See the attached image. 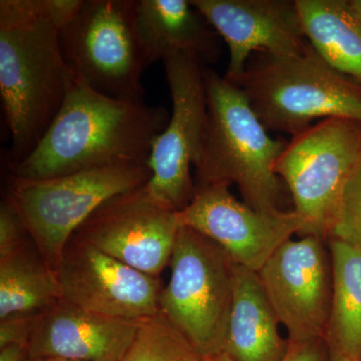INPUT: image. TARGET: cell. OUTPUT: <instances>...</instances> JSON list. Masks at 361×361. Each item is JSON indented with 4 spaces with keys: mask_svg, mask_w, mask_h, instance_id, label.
<instances>
[{
    "mask_svg": "<svg viewBox=\"0 0 361 361\" xmlns=\"http://www.w3.org/2000/svg\"><path fill=\"white\" fill-rule=\"evenodd\" d=\"M167 109L104 96L75 80L39 145L11 177L54 179L123 164H147L170 118Z\"/></svg>",
    "mask_w": 361,
    "mask_h": 361,
    "instance_id": "obj_1",
    "label": "cell"
},
{
    "mask_svg": "<svg viewBox=\"0 0 361 361\" xmlns=\"http://www.w3.org/2000/svg\"><path fill=\"white\" fill-rule=\"evenodd\" d=\"M306 39L331 68L361 85V20L351 0H295Z\"/></svg>",
    "mask_w": 361,
    "mask_h": 361,
    "instance_id": "obj_18",
    "label": "cell"
},
{
    "mask_svg": "<svg viewBox=\"0 0 361 361\" xmlns=\"http://www.w3.org/2000/svg\"><path fill=\"white\" fill-rule=\"evenodd\" d=\"M160 310L204 358L224 353L236 263L220 245L180 226Z\"/></svg>",
    "mask_w": 361,
    "mask_h": 361,
    "instance_id": "obj_6",
    "label": "cell"
},
{
    "mask_svg": "<svg viewBox=\"0 0 361 361\" xmlns=\"http://www.w3.org/2000/svg\"><path fill=\"white\" fill-rule=\"evenodd\" d=\"M73 82L47 0H1L0 97L11 139L9 166L39 145Z\"/></svg>",
    "mask_w": 361,
    "mask_h": 361,
    "instance_id": "obj_2",
    "label": "cell"
},
{
    "mask_svg": "<svg viewBox=\"0 0 361 361\" xmlns=\"http://www.w3.org/2000/svg\"><path fill=\"white\" fill-rule=\"evenodd\" d=\"M56 273L63 298L97 314L140 320L160 311L163 289L159 277L75 236L66 243Z\"/></svg>",
    "mask_w": 361,
    "mask_h": 361,
    "instance_id": "obj_13",
    "label": "cell"
},
{
    "mask_svg": "<svg viewBox=\"0 0 361 361\" xmlns=\"http://www.w3.org/2000/svg\"><path fill=\"white\" fill-rule=\"evenodd\" d=\"M330 239L361 247V167L344 190Z\"/></svg>",
    "mask_w": 361,
    "mask_h": 361,
    "instance_id": "obj_22",
    "label": "cell"
},
{
    "mask_svg": "<svg viewBox=\"0 0 361 361\" xmlns=\"http://www.w3.org/2000/svg\"><path fill=\"white\" fill-rule=\"evenodd\" d=\"M257 272L235 265L234 292L225 353L234 361H283L289 341Z\"/></svg>",
    "mask_w": 361,
    "mask_h": 361,
    "instance_id": "obj_17",
    "label": "cell"
},
{
    "mask_svg": "<svg viewBox=\"0 0 361 361\" xmlns=\"http://www.w3.org/2000/svg\"><path fill=\"white\" fill-rule=\"evenodd\" d=\"M235 85L267 130L293 137L317 118L361 123V85L331 68L310 44L298 54H253Z\"/></svg>",
    "mask_w": 361,
    "mask_h": 361,
    "instance_id": "obj_4",
    "label": "cell"
},
{
    "mask_svg": "<svg viewBox=\"0 0 361 361\" xmlns=\"http://www.w3.org/2000/svg\"><path fill=\"white\" fill-rule=\"evenodd\" d=\"M205 358L161 311L142 318L123 361H204Z\"/></svg>",
    "mask_w": 361,
    "mask_h": 361,
    "instance_id": "obj_21",
    "label": "cell"
},
{
    "mask_svg": "<svg viewBox=\"0 0 361 361\" xmlns=\"http://www.w3.org/2000/svg\"><path fill=\"white\" fill-rule=\"evenodd\" d=\"M229 187L196 185L178 219L222 247L237 265L258 272L282 244L300 234L303 221L293 210L259 212L237 200Z\"/></svg>",
    "mask_w": 361,
    "mask_h": 361,
    "instance_id": "obj_12",
    "label": "cell"
},
{
    "mask_svg": "<svg viewBox=\"0 0 361 361\" xmlns=\"http://www.w3.org/2000/svg\"><path fill=\"white\" fill-rule=\"evenodd\" d=\"M180 228L178 212L152 198L144 185L104 202L73 236L159 277L170 264Z\"/></svg>",
    "mask_w": 361,
    "mask_h": 361,
    "instance_id": "obj_11",
    "label": "cell"
},
{
    "mask_svg": "<svg viewBox=\"0 0 361 361\" xmlns=\"http://www.w3.org/2000/svg\"><path fill=\"white\" fill-rule=\"evenodd\" d=\"M351 2H353L356 13H357L358 18L361 20V0H351Z\"/></svg>",
    "mask_w": 361,
    "mask_h": 361,
    "instance_id": "obj_30",
    "label": "cell"
},
{
    "mask_svg": "<svg viewBox=\"0 0 361 361\" xmlns=\"http://www.w3.org/2000/svg\"><path fill=\"white\" fill-rule=\"evenodd\" d=\"M334 291L326 339L330 349L361 361V247L327 241Z\"/></svg>",
    "mask_w": 361,
    "mask_h": 361,
    "instance_id": "obj_20",
    "label": "cell"
},
{
    "mask_svg": "<svg viewBox=\"0 0 361 361\" xmlns=\"http://www.w3.org/2000/svg\"><path fill=\"white\" fill-rule=\"evenodd\" d=\"M161 61L172 99V114L154 142L148 161L152 177L146 188L161 206L180 212L194 197L196 185L191 166L200 158L205 134L204 66L182 54H168Z\"/></svg>",
    "mask_w": 361,
    "mask_h": 361,
    "instance_id": "obj_9",
    "label": "cell"
},
{
    "mask_svg": "<svg viewBox=\"0 0 361 361\" xmlns=\"http://www.w3.org/2000/svg\"><path fill=\"white\" fill-rule=\"evenodd\" d=\"M135 18L149 66L170 54L203 66L219 61L222 39L191 0H135Z\"/></svg>",
    "mask_w": 361,
    "mask_h": 361,
    "instance_id": "obj_16",
    "label": "cell"
},
{
    "mask_svg": "<svg viewBox=\"0 0 361 361\" xmlns=\"http://www.w3.org/2000/svg\"><path fill=\"white\" fill-rule=\"evenodd\" d=\"M63 298L56 271L30 239L0 258V319L18 313H42Z\"/></svg>",
    "mask_w": 361,
    "mask_h": 361,
    "instance_id": "obj_19",
    "label": "cell"
},
{
    "mask_svg": "<svg viewBox=\"0 0 361 361\" xmlns=\"http://www.w3.org/2000/svg\"><path fill=\"white\" fill-rule=\"evenodd\" d=\"M229 49L225 78L236 84L253 54L307 49L295 0H191Z\"/></svg>",
    "mask_w": 361,
    "mask_h": 361,
    "instance_id": "obj_14",
    "label": "cell"
},
{
    "mask_svg": "<svg viewBox=\"0 0 361 361\" xmlns=\"http://www.w3.org/2000/svg\"><path fill=\"white\" fill-rule=\"evenodd\" d=\"M27 357V346L9 344L0 348V361H25Z\"/></svg>",
    "mask_w": 361,
    "mask_h": 361,
    "instance_id": "obj_26",
    "label": "cell"
},
{
    "mask_svg": "<svg viewBox=\"0 0 361 361\" xmlns=\"http://www.w3.org/2000/svg\"><path fill=\"white\" fill-rule=\"evenodd\" d=\"M135 0H84L59 32L73 78L104 96L144 102L148 61L137 35Z\"/></svg>",
    "mask_w": 361,
    "mask_h": 361,
    "instance_id": "obj_7",
    "label": "cell"
},
{
    "mask_svg": "<svg viewBox=\"0 0 361 361\" xmlns=\"http://www.w3.org/2000/svg\"><path fill=\"white\" fill-rule=\"evenodd\" d=\"M204 361H234L230 357L227 353H222L220 355L210 356V357H207Z\"/></svg>",
    "mask_w": 361,
    "mask_h": 361,
    "instance_id": "obj_29",
    "label": "cell"
},
{
    "mask_svg": "<svg viewBox=\"0 0 361 361\" xmlns=\"http://www.w3.org/2000/svg\"><path fill=\"white\" fill-rule=\"evenodd\" d=\"M25 361H82L63 357H27Z\"/></svg>",
    "mask_w": 361,
    "mask_h": 361,
    "instance_id": "obj_28",
    "label": "cell"
},
{
    "mask_svg": "<svg viewBox=\"0 0 361 361\" xmlns=\"http://www.w3.org/2000/svg\"><path fill=\"white\" fill-rule=\"evenodd\" d=\"M40 313H18L0 319V348L9 344L27 346Z\"/></svg>",
    "mask_w": 361,
    "mask_h": 361,
    "instance_id": "obj_24",
    "label": "cell"
},
{
    "mask_svg": "<svg viewBox=\"0 0 361 361\" xmlns=\"http://www.w3.org/2000/svg\"><path fill=\"white\" fill-rule=\"evenodd\" d=\"M203 77L207 121L195 185L235 184L244 203L259 212L285 211L274 167L287 142L268 135L238 85L210 66Z\"/></svg>",
    "mask_w": 361,
    "mask_h": 361,
    "instance_id": "obj_3",
    "label": "cell"
},
{
    "mask_svg": "<svg viewBox=\"0 0 361 361\" xmlns=\"http://www.w3.org/2000/svg\"><path fill=\"white\" fill-rule=\"evenodd\" d=\"M329 361H355L348 357V356L341 355L336 350H332L329 348Z\"/></svg>",
    "mask_w": 361,
    "mask_h": 361,
    "instance_id": "obj_27",
    "label": "cell"
},
{
    "mask_svg": "<svg viewBox=\"0 0 361 361\" xmlns=\"http://www.w3.org/2000/svg\"><path fill=\"white\" fill-rule=\"evenodd\" d=\"M327 242L315 236L288 240L259 278L289 342L325 338L331 313L334 274Z\"/></svg>",
    "mask_w": 361,
    "mask_h": 361,
    "instance_id": "obj_10",
    "label": "cell"
},
{
    "mask_svg": "<svg viewBox=\"0 0 361 361\" xmlns=\"http://www.w3.org/2000/svg\"><path fill=\"white\" fill-rule=\"evenodd\" d=\"M329 346L326 339L289 342L288 353L283 361H329Z\"/></svg>",
    "mask_w": 361,
    "mask_h": 361,
    "instance_id": "obj_25",
    "label": "cell"
},
{
    "mask_svg": "<svg viewBox=\"0 0 361 361\" xmlns=\"http://www.w3.org/2000/svg\"><path fill=\"white\" fill-rule=\"evenodd\" d=\"M30 239L32 237L20 213L6 196L0 205V258L18 250Z\"/></svg>",
    "mask_w": 361,
    "mask_h": 361,
    "instance_id": "obj_23",
    "label": "cell"
},
{
    "mask_svg": "<svg viewBox=\"0 0 361 361\" xmlns=\"http://www.w3.org/2000/svg\"><path fill=\"white\" fill-rule=\"evenodd\" d=\"M152 177L147 164H123L54 179L11 177L7 197L25 221L33 243L54 271L80 226L104 202L144 186Z\"/></svg>",
    "mask_w": 361,
    "mask_h": 361,
    "instance_id": "obj_8",
    "label": "cell"
},
{
    "mask_svg": "<svg viewBox=\"0 0 361 361\" xmlns=\"http://www.w3.org/2000/svg\"><path fill=\"white\" fill-rule=\"evenodd\" d=\"M361 167V123L320 121L292 137L274 171L288 188L293 211L303 221L299 236L327 242L349 180Z\"/></svg>",
    "mask_w": 361,
    "mask_h": 361,
    "instance_id": "obj_5",
    "label": "cell"
},
{
    "mask_svg": "<svg viewBox=\"0 0 361 361\" xmlns=\"http://www.w3.org/2000/svg\"><path fill=\"white\" fill-rule=\"evenodd\" d=\"M140 320L97 314L63 298L40 313L28 357L123 361Z\"/></svg>",
    "mask_w": 361,
    "mask_h": 361,
    "instance_id": "obj_15",
    "label": "cell"
}]
</instances>
